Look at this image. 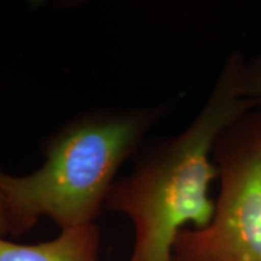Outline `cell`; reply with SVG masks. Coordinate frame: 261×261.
<instances>
[{"instance_id":"obj_5","label":"cell","mask_w":261,"mask_h":261,"mask_svg":"<svg viewBox=\"0 0 261 261\" xmlns=\"http://www.w3.org/2000/svg\"><path fill=\"white\" fill-rule=\"evenodd\" d=\"M240 90L243 98L261 99V56L244 65Z\"/></svg>"},{"instance_id":"obj_4","label":"cell","mask_w":261,"mask_h":261,"mask_svg":"<svg viewBox=\"0 0 261 261\" xmlns=\"http://www.w3.org/2000/svg\"><path fill=\"white\" fill-rule=\"evenodd\" d=\"M99 247L96 223L64 228L54 240L38 244L12 242L0 236V261H99Z\"/></svg>"},{"instance_id":"obj_1","label":"cell","mask_w":261,"mask_h":261,"mask_svg":"<svg viewBox=\"0 0 261 261\" xmlns=\"http://www.w3.org/2000/svg\"><path fill=\"white\" fill-rule=\"evenodd\" d=\"M246 62L233 54L225 62L207 102L178 136L144 143L128 174L117 178L106 205L123 213L135 226L128 261H172L178 234L192 225L205 227L214 217L208 196L219 175L211 161L218 136L234 120L261 106V99L241 96Z\"/></svg>"},{"instance_id":"obj_3","label":"cell","mask_w":261,"mask_h":261,"mask_svg":"<svg viewBox=\"0 0 261 261\" xmlns=\"http://www.w3.org/2000/svg\"><path fill=\"white\" fill-rule=\"evenodd\" d=\"M212 155L221 179L214 217L178 234L172 261H261V106L227 126Z\"/></svg>"},{"instance_id":"obj_6","label":"cell","mask_w":261,"mask_h":261,"mask_svg":"<svg viewBox=\"0 0 261 261\" xmlns=\"http://www.w3.org/2000/svg\"><path fill=\"white\" fill-rule=\"evenodd\" d=\"M2 173V171H0ZM0 236L8 237L9 236V228H8V219H6V212L4 201H3L2 192H0Z\"/></svg>"},{"instance_id":"obj_2","label":"cell","mask_w":261,"mask_h":261,"mask_svg":"<svg viewBox=\"0 0 261 261\" xmlns=\"http://www.w3.org/2000/svg\"><path fill=\"white\" fill-rule=\"evenodd\" d=\"M165 106L96 108L62 123L42 143L44 162L25 175L0 173L10 237L47 217L61 230L94 224L116 174L135 158Z\"/></svg>"}]
</instances>
